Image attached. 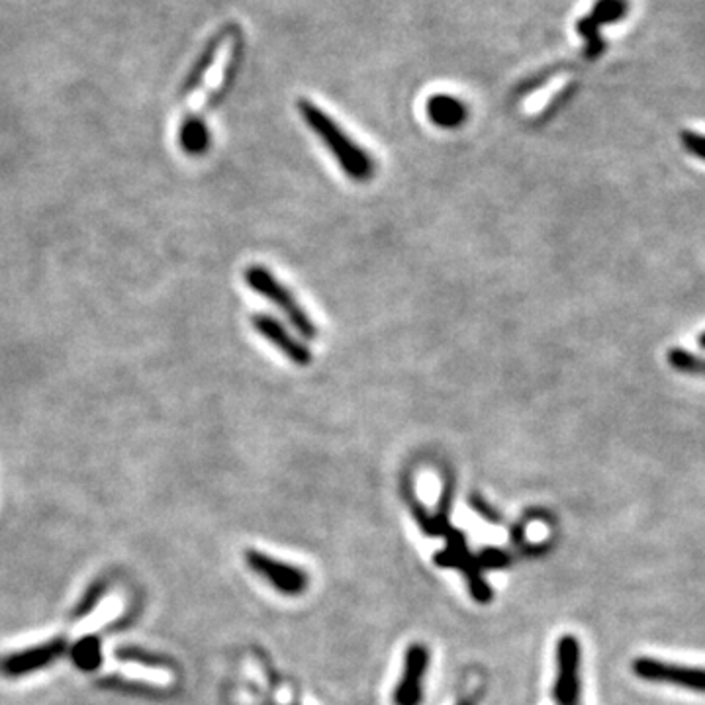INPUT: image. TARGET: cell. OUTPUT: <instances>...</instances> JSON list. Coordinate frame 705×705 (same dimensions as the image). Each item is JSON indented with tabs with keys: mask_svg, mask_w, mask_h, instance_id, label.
Returning a JSON list of instances; mask_svg holds the SVG:
<instances>
[{
	"mask_svg": "<svg viewBox=\"0 0 705 705\" xmlns=\"http://www.w3.org/2000/svg\"><path fill=\"white\" fill-rule=\"evenodd\" d=\"M627 10H629L627 0H596L588 16L602 28L606 24H616L619 20L626 18Z\"/></svg>",
	"mask_w": 705,
	"mask_h": 705,
	"instance_id": "cell-14",
	"label": "cell"
},
{
	"mask_svg": "<svg viewBox=\"0 0 705 705\" xmlns=\"http://www.w3.org/2000/svg\"><path fill=\"white\" fill-rule=\"evenodd\" d=\"M104 594H107V582L98 580L92 586L88 588L85 596L81 597L77 607L73 609V619H83V617L90 616Z\"/></svg>",
	"mask_w": 705,
	"mask_h": 705,
	"instance_id": "cell-17",
	"label": "cell"
},
{
	"mask_svg": "<svg viewBox=\"0 0 705 705\" xmlns=\"http://www.w3.org/2000/svg\"><path fill=\"white\" fill-rule=\"evenodd\" d=\"M63 651H65V641L53 639L44 645L12 653L0 660V672L4 676L28 675V672L39 670L44 666L51 665L53 660H58L59 656L63 655Z\"/></svg>",
	"mask_w": 705,
	"mask_h": 705,
	"instance_id": "cell-8",
	"label": "cell"
},
{
	"mask_svg": "<svg viewBox=\"0 0 705 705\" xmlns=\"http://www.w3.org/2000/svg\"><path fill=\"white\" fill-rule=\"evenodd\" d=\"M244 46H242V39H237V44L234 46V51H232V58H230V63L224 71V78L220 83V87L215 88L214 92L208 98L206 102V108L212 110V108L218 107L222 100H224L225 95L230 92V88L234 87L235 77H237V71H239V65H242V51H244Z\"/></svg>",
	"mask_w": 705,
	"mask_h": 705,
	"instance_id": "cell-13",
	"label": "cell"
},
{
	"mask_svg": "<svg viewBox=\"0 0 705 705\" xmlns=\"http://www.w3.org/2000/svg\"><path fill=\"white\" fill-rule=\"evenodd\" d=\"M460 705H470V704H460Z\"/></svg>",
	"mask_w": 705,
	"mask_h": 705,
	"instance_id": "cell-22",
	"label": "cell"
},
{
	"mask_svg": "<svg viewBox=\"0 0 705 705\" xmlns=\"http://www.w3.org/2000/svg\"><path fill=\"white\" fill-rule=\"evenodd\" d=\"M178 144L186 156L198 157L208 151L210 147V129L200 116H188L183 120L178 132Z\"/></svg>",
	"mask_w": 705,
	"mask_h": 705,
	"instance_id": "cell-11",
	"label": "cell"
},
{
	"mask_svg": "<svg viewBox=\"0 0 705 705\" xmlns=\"http://www.w3.org/2000/svg\"><path fill=\"white\" fill-rule=\"evenodd\" d=\"M298 110L313 134H318L325 147L332 149L345 175L357 183H364L371 178L374 173L371 156L362 147L357 146L333 118L327 116L322 108L316 107L310 100H300Z\"/></svg>",
	"mask_w": 705,
	"mask_h": 705,
	"instance_id": "cell-1",
	"label": "cell"
},
{
	"mask_svg": "<svg viewBox=\"0 0 705 705\" xmlns=\"http://www.w3.org/2000/svg\"><path fill=\"white\" fill-rule=\"evenodd\" d=\"M682 144H684L685 151H690L695 159H705L704 157V137L695 132H682Z\"/></svg>",
	"mask_w": 705,
	"mask_h": 705,
	"instance_id": "cell-20",
	"label": "cell"
},
{
	"mask_svg": "<svg viewBox=\"0 0 705 705\" xmlns=\"http://www.w3.org/2000/svg\"><path fill=\"white\" fill-rule=\"evenodd\" d=\"M470 506L477 509L480 516H484V519H490V521H498V519H496V514H494V511H492V509L486 506V502H482V499L477 498V496H474V498H470Z\"/></svg>",
	"mask_w": 705,
	"mask_h": 705,
	"instance_id": "cell-21",
	"label": "cell"
},
{
	"mask_svg": "<svg viewBox=\"0 0 705 705\" xmlns=\"http://www.w3.org/2000/svg\"><path fill=\"white\" fill-rule=\"evenodd\" d=\"M633 672L646 682H663L704 692V670L694 666L670 665L656 658H636Z\"/></svg>",
	"mask_w": 705,
	"mask_h": 705,
	"instance_id": "cell-5",
	"label": "cell"
},
{
	"mask_svg": "<svg viewBox=\"0 0 705 705\" xmlns=\"http://www.w3.org/2000/svg\"><path fill=\"white\" fill-rule=\"evenodd\" d=\"M230 32H222V34H215L214 38L210 39L206 44V48L202 49V53L198 55V59L195 61V65L190 67V71L186 73L185 81L181 85V98L190 97L195 92L196 88L202 85L205 81L206 73L212 67V63L215 61V55L220 51V46L224 44V39L227 38Z\"/></svg>",
	"mask_w": 705,
	"mask_h": 705,
	"instance_id": "cell-10",
	"label": "cell"
},
{
	"mask_svg": "<svg viewBox=\"0 0 705 705\" xmlns=\"http://www.w3.org/2000/svg\"><path fill=\"white\" fill-rule=\"evenodd\" d=\"M477 558V565L482 568H504L508 567L509 557L499 551V548H484Z\"/></svg>",
	"mask_w": 705,
	"mask_h": 705,
	"instance_id": "cell-19",
	"label": "cell"
},
{
	"mask_svg": "<svg viewBox=\"0 0 705 705\" xmlns=\"http://www.w3.org/2000/svg\"><path fill=\"white\" fill-rule=\"evenodd\" d=\"M668 362L676 371L688 372V374H702L704 372L702 359L694 352L684 351V349H670L668 351Z\"/></svg>",
	"mask_w": 705,
	"mask_h": 705,
	"instance_id": "cell-18",
	"label": "cell"
},
{
	"mask_svg": "<svg viewBox=\"0 0 705 705\" xmlns=\"http://www.w3.org/2000/svg\"><path fill=\"white\" fill-rule=\"evenodd\" d=\"M599 26L590 16H584L577 22L578 36L586 39V49H584V58L597 59L604 51H606V41L599 34Z\"/></svg>",
	"mask_w": 705,
	"mask_h": 705,
	"instance_id": "cell-15",
	"label": "cell"
},
{
	"mask_svg": "<svg viewBox=\"0 0 705 705\" xmlns=\"http://www.w3.org/2000/svg\"><path fill=\"white\" fill-rule=\"evenodd\" d=\"M425 110H428L431 122L443 129L460 127L469 116V110L465 107V102L459 98L450 97V95L431 97Z\"/></svg>",
	"mask_w": 705,
	"mask_h": 705,
	"instance_id": "cell-9",
	"label": "cell"
},
{
	"mask_svg": "<svg viewBox=\"0 0 705 705\" xmlns=\"http://www.w3.org/2000/svg\"><path fill=\"white\" fill-rule=\"evenodd\" d=\"M245 560L251 570L286 596H298L308 588V574L302 568L290 567L288 562H281L253 548L245 553Z\"/></svg>",
	"mask_w": 705,
	"mask_h": 705,
	"instance_id": "cell-3",
	"label": "cell"
},
{
	"mask_svg": "<svg viewBox=\"0 0 705 705\" xmlns=\"http://www.w3.org/2000/svg\"><path fill=\"white\" fill-rule=\"evenodd\" d=\"M116 656L120 660L136 663V665L153 666V668L173 666V660H169L165 656L156 655V653H147V651L139 648V646H122V648H118Z\"/></svg>",
	"mask_w": 705,
	"mask_h": 705,
	"instance_id": "cell-16",
	"label": "cell"
},
{
	"mask_svg": "<svg viewBox=\"0 0 705 705\" xmlns=\"http://www.w3.org/2000/svg\"><path fill=\"white\" fill-rule=\"evenodd\" d=\"M580 643L577 636H560L557 645V680L553 697L558 705H577L580 695Z\"/></svg>",
	"mask_w": 705,
	"mask_h": 705,
	"instance_id": "cell-4",
	"label": "cell"
},
{
	"mask_svg": "<svg viewBox=\"0 0 705 705\" xmlns=\"http://www.w3.org/2000/svg\"><path fill=\"white\" fill-rule=\"evenodd\" d=\"M430 666V653L421 645H411L406 651L404 660V675L400 684L394 692V704L396 705H420L423 700V688L421 682L425 678Z\"/></svg>",
	"mask_w": 705,
	"mask_h": 705,
	"instance_id": "cell-7",
	"label": "cell"
},
{
	"mask_svg": "<svg viewBox=\"0 0 705 705\" xmlns=\"http://www.w3.org/2000/svg\"><path fill=\"white\" fill-rule=\"evenodd\" d=\"M71 658H73L75 666L81 668V670H85V672L97 670L100 663H102V645H100V639L95 635L83 636L73 646Z\"/></svg>",
	"mask_w": 705,
	"mask_h": 705,
	"instance_id": "cell-12",
	"label": "cell"
},
{
	"mask_svg": "<svg viewBox=\"0 0 705 705\" xmlns=\"http://www.w3.org/2000/svg\"><path fill=\"white\" fill-rule=\"evenodd\" d=\"M251 325L263 339L273 343L284 357H288V361L298 364V367H308L312 362L310 349L300 339L293 337L283 323L274 320L273 316L263 312L255 313L251 318Z\"/></svg>",
	"mask_w": 705,
	"mask_h": 705,
	"instance_id": "cell-6",
	"label": "cell"
},
{
	"mask_svg": "<svg viewBox=\"0 0 705 705\" xmlns=\"http://www.w3.org/2000/svg\"><path fill=\"white\" fill-rule=\"evenodd\" d=\"M244 276L247 286L255 293L261 294L269 302H273L288 318V322L293 323L294 330L300 333L304 339L318 337L316 323L310 320V316L294 298L293 293L283 283H279V279L269 269H264L261 264H253L245 269Z\"/></svg>",
	"mask_w": 705,
	"mask_h": 705,
	"instance_id": "cell-2",
	"label": "cell"
}]
</instances>
